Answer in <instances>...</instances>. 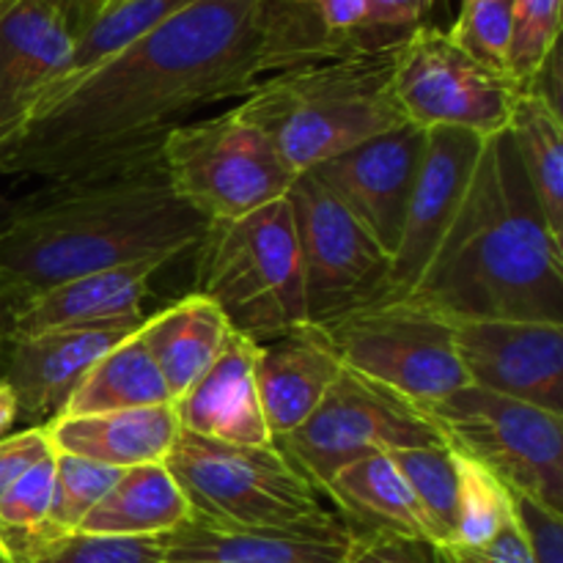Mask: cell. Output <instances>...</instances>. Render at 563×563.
I'll return each mask as SVG.
<instances>
[{
	"label": "cell",
	"mask_w": 563,
	"mask_h": 563,
	"mask_svg": "<svg viewBox=\"0 0 563 563\" xmlns=\"http://www.w3.org/2000/svg\"><path fill=\"white\" fill-rule=\"evenodd\" d=\"M363 53L333 36L311 0H198L33 110L0 176L77 179L157 159L207 104L295 66Z\"/></svg>",
	"instance_id": "cell-1"
},
{
	"label": "cell",
	"mask_w": 563,
	"mask_h": 563,
	"mask_svg": "<svg viewBox=\"0 0 563 563\" xmlns=\"http://www.w3.org/2000/svg\"><path fill=\"white\" fill-rule=\"evenodd\" d=\"M207 220L174 192L163 159L42 181L0 223V322L55 284L124 264H170Z\"/></svg>",
	"instance_id": "cell-2"
},
{
	"label": "cell",
	"mask_w": 563,
	"mask_h": 563,
	"mask_svg": "<svg viewBox=\"0 0 563 563\" xmlns=\"http://www.w3.org/2000/svg\"><path fill=\"white\" fill-rule=\"evenodd\" d=\"M399 302L449 322L563 324V242L548 229L509 130L484 141L443 242Z\"/></svg>",
	"instance_id": "cell-3"
},
{
	"label": "cell",
	"mask_w": 563,
	"mask_h": 563,
	"mask_svg": "<svg viewBox=\"0 0 563 563\" xmlns=\"http://www.w3.org/2000/svg\"><path fill=\"white\" fill-rule=\"evenodd\" d=\"M401 44L278 71L236 108L269 137L291 174H308L368 137L407 124L394 99Z\"/></svg>",
	"instance_id": "cell-4"
},
{
	"label": "cell",
	"mask_w": 563,
	"mask_h": 563,
	"mask_svg": "<svg viewBox=\"0 0 563 563\" xmlns=\"http://www.w3.org/2000/svg\"><path fill=\"white\" fill-rule=\"evenodd\" d=\"M196 295L256 344L308 328L300 242L289 198L240 220L209 223L198 242Z\"/></svg>",
	"instance_id": "cell-5"
},
{
	"label": "cell",
	"mask_w": 563,
	"mask_h": 563,
	"mask_svg": "<svg viewBox=\"0 0 563 563\" xmlns=\"http://www.w3.org/2000/svg\"><path fill=\"white\" fill-rule=\"evenodd\" d=\"M192 520L242 531H322L341 517L278 445H229L179 432L163 462Z\"/></svg>",
	"instance_id": "cell-6"
},
{
	"label": "cell",
	"mask_w": 563,
	"mask_h": 563,
	"mask_svg": "<svg viewBox=\"0 0 563 563\" xmlns=\"http://www.w3.org/2000/svg\"><path fill=\"white\" fill-rule=\"evenodd\" d=\"M159 159L176 196L207 223L245 218L284 198L297 179L236 104L176 126Z\"/></svg>",
	"instance_id": "cell-7"
},
{
	"label": "cell",
	"mask_w": 563,
	"mask_h": 563,
	"mask_svg": "<svg viewBox=\"0 0 563 563\" xmlns=\"http://www.w3.org/2000/svg\"><path fill=\"white\" fill-rule=\"evenodd\" d=\"M451 451L563 515V416L465 385L423 407Z\"/></svg>",
	"instance_id": "cell-8"
},
{
	"label": "cell",
	"mask_w": 563,
	"mask_h": 563,
	"mask_svg": "<svg viewBox=\"0 0 563 563\" xmlns=\"http://www.w3.org/2000/svg\"><path fill=\"white\" fill-rule=\"evenodd\" d=\"M341 366L412 407L434 405L465 388L449 319L407 302H377L322 324Z\"/></svg>",
	"instance_id": "cell-9"
},
{
	"label": "cell",
	"mask_w": 563,
	"mask_h": 563,
	"mask_svg": "<svg viewBox=\"0 0 563 563\" xmlns=\"http://www.w3.org/2000/svg\"><path fill=\"white\" fill-rule=\"evenodd\" d=\"M300 242L308 324L377 306L388 297L390 256L341 207L313 174H300L286 192Z\"/></svg>",
	"instance_id": "cell-10"
},
{
	"label": "cell",
	"mask_w": 563,
	"mask_h": 563,
	"mask_svg": "<svg viewBox=\"0 0 563 563\" xmlns=\"http://www.w3.org/2000/svg\"><path fill=\"white\" fill-rule=\"evenodd\" d=\"M275 445L324 498L330 478L352 460L372 451L445 445V440L410 401L344 368L311 418Z\"/></svg>",
	"instance_id": "cell-11"
},
{
	"label": "cell",
	"mask_w": 563,
	"mask_h": 563,
	"mask_svg": "<svg viewBox=\"0 0 563 563\" xmlns=\"http://www.w3.org/2000/svg\"><path fill=\"white\" fill-rule=\"evenodd\" d=\"M520 86L462 53L443 27L418 25L405 38L394 69V99L418 130H465L493 137L509 130Z\"/></svg>",
	"instance_id": "cell-12"
},
{
	"label": "cell",
	"mask_w": 563,
	"mask_h": 563,
	"mask_svg": "<svg viewBox=\"0 0 563 563\" xmlns=\"http://www.w3.org/2000/svg\"><path fill=\"white\" fill-rule=\"evenodd\" d=\"M451 330L467 383L563 416V324L460 319Z\"/></svg>",
	"instance_id": "cell-13"
},
{
	"label": "cell",
	"mask_w": 563,
	"mask_h": 563,
	"mask_svg": "<svg viewBox=\"0 0 563 563\" xmlns=\"http://www.w3.org/2000/svg\"><path fill=\"white\" fill-rule=\"evenodd\" d=\"M423 141L427 130L401 124L308 170L390 258L399 247Z\"/></svg>",
	"instance_id": "cell-14"
},
{
	"label": "cell",
	"mask_w": 563,
	"mask_h": 563,
	"mask_svg": "<svg viewBox=\"0 0 563 563\" xmlns=\"http://www.w3.org/2000/svg\"><path fill=\"white\" fill-rule=\"evenodd\" d=\"M146 313L113 324L77 330H49L0 344V379L20 405V429H47L64 416L71 394L93 363L119 341L135 333Z\"/></svg>",
	"instance_id": "cell-15"
},
{
	"label": "cell",
	"mask_w": 563,
	"mask_h": 563,
	"mask_svg": "<svg viewBox=\"0 0 563 563\" xmlns=\"http://www.w3.org/2000/svg\"><path fill=\"white\" fill-rule=\"evenodd\" d=\"M71 49L75 33L53 0H0V168Z\"/></svg>",
	"instance_id": "cell-16"
},
{
	"label": "cell",
	"mask_w": 563,
	"mask_h": 563,
	"mask_svg": "<svg viewBox=\"0 0 563 563\" xmlns=\"http://www.w3.org/2000/svg\"><path fill=\"white\" fill-rule=\"evenodd\" d=\"M482 146L484 137L473 135V132L451 130V126L427 130L399 247L390 258L385 302L405 300L412 286L418 284L460 209Z\"/></svg>",
	"instance_id": "cell-17"
},
{
	"label": "cell",
	"mask_w": 563,
	"mask_h": 563,
	"mask_svg": "<svg viewBox=\"0 0 563 563\" xmlns=\"http://www.w3.org/2000/svg\"><path fill=\"white\" fill-rule=\"evenodd\" d=\"M258 344L234 333L212 366L174 401L179 429L229 445H273L256 385Z\"/></svg>",
	"instance_id": "cell-18"
},
{
	"label": "cell",
	"mask_w": 563,
	"mask_h": 563,
	"mask_svg": "<svg viewBox=\"0 0 563 563\" xmlns=\"http://www.w3.org/2000/svg\"><path fill=\"white\" fill-rule=\"evenodd\" d=\"M165 262L124 264L44 289L0 322V344L49 330L97 328L143 317V297Z\"/></svg>",
	"instance_id": "cell-19"
},
{
	"label": "cell",
	"mask_w": 563,
	"mask_h": 563,
	"mask_svg": "<svg viewBox=\"0 0 563 563\" xmlns=\"http://www.w3.org/2000/svg\"><path fill=\"white\" fill-rule=\"evenodd\" d=\"M357 537L346 522L322 531H242L190 520L163 537L165 563H346Z\"/></svg>",
	"instance_id": "cell-20"
},
{
	"label": "cell",
	"mask_w": 563,
	"mask_h": 563,
	"mask_svg": "<svg viewBox=\"0 0 563 563\" xmlns=\"http://www.w3.org/2000/svg\"><path fill=\"white\" fill-rule=\"evenodd\" d=\"M341 372L339 355L313 324L258 344L256 385L273 443L311 418Z\"/></svg>",
	"instance_id": "cell-21"
},
{
	"label": "cell",
	"mask_w": 563,
	"mask_h": 563,
	"mask_svg": "<svg viewBox=\"0 0 563 563\" xmlns=\"http://www.w3.org/2000/svg\"><path fill=\"white\" fill-rule=\"evenodd\" d=\"M44 432L58 454L126 471L165 462L181 429L174 405H159L97 416H60Z\"/></svg>",
	"instance_id": "cell-22"
},
{
	"label": "cell",
	"mask_w": 563,
	"mask_h": 563,
	"mask_svg": "<svg viewBox=\"0 0 563 563\" xmlns=\"http://www.w3.org/2000/svg\"><path fill=\"white\" fill-rule=\"evenodd\" d=\"M324 498L333 500L339 509L335 515L357 537H401L432 542L427 520L388 451H372L341 467L324 487Z\"/></svg>",
	"instance_id": "cell-23"
},
{
	"label": "cell",
	"mask_w": 563,
	"mask_h": 563,
	"mask_svg": "<svg viewBox=\"0 0 563 563\" xmlns=\"http://www.w3.org/2000/svg\"><path fill=\"white\" fill-rule=\"evenodd\" d=\"M137 335L176 401L212 366L231 335V324L212 300L192 291L163 311L148 313Z\"/></svg>",
	"instance_id": "cell-24"
},
{
	"label": "cell",
	"mask_w": 563,
	"mask_h": 563,
	"mask_svg": "<svg viewBox=\"0 0 563 563\" xmlns=\"http://www.w3.org/2000/svg\"><path fill=\"white\" fill-rule=\"evenodd\" d=\"M192 520L190 504L168 467L137 465L121 471L104 498L88 511L77 533L93 537H165Z\"/></svg>",
	"instance_id": "cell-25"
},
{
	"label": "cell",
	"mask_w": 563,
	"mask_h": 563,
	"mask_svg": "<svg viewBox=\"0 0 563 563\" xmlns=\"http://www.w3.org/2000/svg\"><path fill=\"white\" fill-rule=\"evenodd\" d=\"M137 330L93 363L91 372L71 394L64 416H97V412L174 405L168 385L154 366Z\"/></svg>",
	"instance_id": "cell-26"
},
{
	"label": "cell",
	"mask_w": 563,
	"mask_h": 563,
	"mask_svg": "<svg viewBox=\"0 0 563 563\" xmlns=\"http://www.w3.org/2000/svg\"><path fill=\"white\" fill-rule=\"evenodd\" d=\"M509 135L539 209L555 240L563 242V121L542 93L520 88L511 108Z\"/></svg>",
	"instance_id": "cell-27"
},
{
	"label": "cell",
	"mask_w": 563,
	"mask_h": 563,
	"mask_svg": "<svg viewBox=\"0 0 563 563\" xmlns=\"http://www.w3.org/2000/svg\"><path fill=\"white\" fill-rule=\"evenodd\" d=\"M192 3H198V0H124V3L99 11V14L75 36L69 69L64 71V77H60L53 88L66 86V82L77 80L80 75L91 71L93 66H99L102 60L113 58L115 53H121V49L130 47L132 42L146 36L148 31H154V27H159L163 22H168L170 16L190 9ZM53 88H49V91H53ZM47 93H44V97H47Z\"/></svg>",
	"instance_id": "cell-28"
},
{
	"label": "cell",
	"mask_w": 563,
	"mask_h": 563,
	"mask_svg": "<svg viewBox=\"0 0 563 563\" xmlns=\"http://www.w3.org/2000/svg\"><path fill=\"white\" fill-rule=\"evenodd\" d=\"M429 526L432 544L449 550L456 537V462L449 445L388 451Z\"/></svg>",
	"instance_id": "cell-29"
},
{
	"label": "cell",
	"mask_w": 563,
	"mask_h": 563,
	"mask_svg": "<svg viewBox=\"0 0 563 563\" xmlns=\"http://www.w3.org/2000/svg\"><path fill=\"white\" fill-rule=\"evenodd\" d=\"M456 537L449 550H476L511 520V493L487 467L456 454Z\"/></svg>",
	"instance_id": "cell-30"
},
{
	"label": "cell",
	"mask_w": 563,
	"mask_h": 563,
	"mask_svg": "<svg viewBox=\"0 0 563 563\" xmlns=\"http://www.w3.org/2000/svg\"><path fill=\"white\" fill-rule=\"evenodd\" d=\"M121 471L115 467L97 465V462L80 460L71 454H58L55 451V484H53V504H49L47 517V539H64L69 533L80 531L88 511L104 498Z\"/></svg>",
	"instance_id": "cell-31"
},
{
	"label": "cell",
	"mask_w": 563,
	"mask_h": 563,
	"mask_svg": "<svg viewBox=\"0 0 563 563\" xmlns=\"http://www.w3.org/2000/svg\"><path fill=\"white\" fill-rule=\"evenodd\" d=\"M561 0H515L506 75L526 88L559 47Z\"/></svg>",
	"instance_id": "cell-32"
},
{
	"label": "cell",
	"mask_w": 563,
	"mask_h": 563,
	"mask_svg": "<svg viewBox=\"0 0 563 563\" xmlns=\"http://www.w3.org/2000/svg\"><path fill=\"white\" fill-rule=\"evenodd\" d=\"M511 14L515 0H462L460 16L445 33L473 60L495 71H506Z\"/></svg>",
	"instance_id": "cell-33"
},
{
	"label": "cell",
	"mask_w": 563,
	"mask_h": 563,
	"mask_svg": "<svg viewBox=\"0 0 563 563\" xmlns=\"http://www.w3.org/2000/svg\"><path fill=\"white\" fill-rule=\"evenodd\" d=\"M31 563H165L163 537L69 533L47 544Z\"/></svg>",
	"instance_id": "cell-34"
},
{
	"label": "cell",
	"mask_w": 563,
	"mask_h": 563,
	"mask_svg": "<svg viewBox=\"0 0 563 563\" xmlns=\"http://www.w3.org/2000/svg\"><path fill=\"white\" fill-rule=\"evenodd\" d=\"M432 9V0H366V22L361 44L366 49H385L401 44Z\"/></svg>",
	"instance_id": "cell-35"
},
{
	"label": "cell",
	"mask_w": 563,
	"mask_h": 563,
	"mask_svg": "<svg viewBox=\"0 0 563 563\" xmlns=\"http://www.w3.org/2000/svg\"><path fill=\"white\" fill-rule=\"evenodd\" d=\"M511 515L533 563H563V515L520 493H511Z\"/></svg>",
	"instance_id": "cell-36"
},
{
	"label": "cell",
	"mask_w": 563,
	"mask_h": 563,
	"mask_svg": "<svg viewBox=\"0 0 563 563\" xmlns=\"http://www.w3.org/2000/svg\"><path fill=\"white\" fill-rule=\"evenodd\" d=\"M49 451H53V443H49L47 432L38 427L16 429V432L0 438V498L33 462L47 456Z\"/></svg>",
	"instance_id": "cell-37"
},
{
	"label": "cell",
	"mask_w": 563,
	"mask_h": 563,
	"mask_svg": "<svg viewBox=\"0 0 563 563\" xmlns=\"http://www.w3.org/2000/svg\"><path fill=\"white\" fill-rule=\"evenodd\" d=\"M346 563H443V553L432 542L401 537H361Z\"/></svg>",
	"instance_id": "cell-38"
},
{
	"label": "cell",
	"mask_w": 563,
	"mask_h": 563,
	"mask_svg": "<svg viewBox=\"0 0 563 563\" xmlns=\"http://www.w3.org/2000/svg\"><path fill=\"white\" fill-rule=\"evenodd\" d=\"M451 563H533L526 548L520 528H517L515 515L500 528L498 537L489 539L487 544L476 550H445Z\"/></svg>",
	"instance_id": "cell-39"
},
{
	"label": "cell",
	"mask_w": 563,
	"mask_h": 563,
	"mask_svg": "<svg viewBox=\"0 0 563 563\" xmlns=\"http://www.w3.org/2000/svg\"><path fill=\"white\" fill-rule=\"evenodd\" d=\"M311 3L333 36L352 38L363 53H372L361 44V27L366 22V0H311Z\"/></svg>",
	"instance_id": "cell-40"
},
{
	"label": "cell",
	"mask_w": 563,
	"mask_h": 563,
	"mask_svg": "<svg viewBox=\"0 0 563 563\" xmlns=\"http://www.w3.org/2000/svg\"><path fill=\"white\" fill-rule=\"evenodd\" d=\"M53 3L64 11L66 22H69V27L75 36L88 25V22H91L93 0H53Z\"/></svg>",
	"instance_id": "cell-41"
},
{
	"label": "cell",
	"mask_w": 563,
	"mask_h": 563,
	"mask_svg": "<svg viewBox=\"0 0 563 563\" xmlns=\"http://www.w3.org/2000/svg\"><path fill=\"white\" fill-rule=\"evenodd\" d=\"M16 427H20V405L9 385L0 379V438L16 432Z\"/></svg>",
	"instance_id": "cell-42"
},
{
	"label": "cell",
	"mask_w": 563,
	"mask_h": 563,
	"mask_svg": "<svg viewBox=\"0 0 563 563\" xmlns=\"http://www.w3.org/2000/svg\"><path fill=\"white\" fill-rule=\"evenodd\" d=\"M119 3H124V0H93V16H97L99 11L110 9V5H119ZM93 16H91V20H93Z\"/></svg>",
	"instance_id": "cell-43"
},
{
	"label": "cell",
	"mask_w": 563,
	"mask_h": 563,
	"mask_svg": "<svg viewBox=\"0 0 563 563\" xmlns=\"http://www.w3.org/2000/svg\"><path fill=\"white\" fill-rule=\"evenodd\" d=\"M440 553H443V563H451L449 555H445V550H440Z\"/></svg>",
	"instance_id": "cell-44"
},
{
	"label": "cell",
	"mask_w": 563,
	"mask_h": 563,
	"mask_svg": "<svg viewBox=\"0 0 563 563\" xmlns=\"http://www.w3.org/2000/svg\"><path fill=\"white\" fill-rule=\"evenodd\" d=\"M0 563H11V561H9V559H5V555H3V553H0Z\"/></svg>",
	"instance_id": "cell-45"
}]
</instances>
